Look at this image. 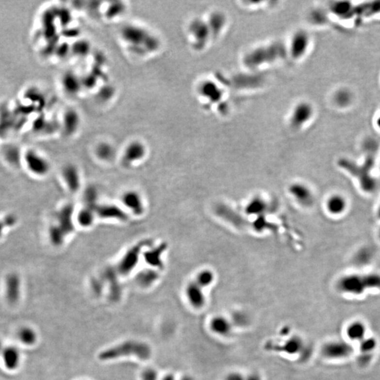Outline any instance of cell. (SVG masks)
I'll return each instance as SVG.
<instances>
[{
    "label": "cell",
    "mask_w": 380,
    "mask_h": 380,
    "mask_svg": "<svg viewBox=\"0 0 380 380\" xmlns=\"http://www.w3.org/2000/svg\"><path fill=\"white\" fill-rule=\"evenodd\" d=\"M71 211L72 208L68 205L54 213L47 230V237L53 246H61L67 234L71 232Z\"/></svg>",
    "instance_id": "1"
},
{
    "label": "cell",
    "mask_w": 380,
    "mask_h": 380,
    "mask_svg": "<svg viewBox=\"0 0 380 380\" xmlns=\"http://www.w3.org/2000/svg\"><path fill=\"white\" fill-rule=\"evenodd\" d=\"M151 354V348L147 344L137 341H128L101 352L99 357L102 361H110L123 356H134L138 359L146 360Z\"/></svg>",
    "instance_id": "2"
},
{
    "label": "cell",
    "mask_w": 380,
    "mask_h": 380,
    "mask_svg": "<svg viewBox=\"0 0 380 380\" xmlns=\"http://www.w3.org/2000/svg\"><path fill=\"white\" fill-rule=\"evenodd\" d=\"M22 165L29 176L43 179L49 175L51 164L44 155L36 150L30 149L22 156Z\"/></svg>",
    "instance_id": "3"
},
{
    "label": "cell",
    "mask_w": 380,
    "mask_h": 380,
    "mask_svg": "<svg viewBox=\"0 0 380 380\" xmlns=\"http://www.w3.org/2000/svg\"><path fill=\"white\" fill-rule=\"evenodd\" d=\"M338 289L344 293L350 295H362L369 289L367 275H350L343 277L338 281Z\"/></svg>",
    "instance_id": "4"
},
{
    "label": "cell",
    "mask_w": 380,
    "mask_h": 380,
    "mask_svg": "<svg viewBox=\"0 0 380 380\" xmlns=\"http://www.w3.org/2000/svg\"><path fill=\"white\" fill-rule=\"evenodd\" d=\"M353 352V347L348 342L342 340L327 342L321 348V353L324 357L331 360L347 359L351 356Z\"/></svg>",
    "instance_id": "5"
},
{
    "label": "cell",
    "mask_w": 380,
    "mask_h": 380,
    "mask_svg": "<svg viewBox=\"0 0 380 380\" xmlns=\"http://www.w3.org/2000/svg\"><path fill=\"white\" fill-rule=\"evenodd\" d=\"M361 25L365 22L380 20V1H363L357 4Z\"/></svg>",
    "instance_id": "6"
},
{
    "label": "cell",
    "mask_w": 380,
    "mask_h": 380,
    "mask_svg": "<svg viewBox=\"0 0 380 380\" xmlns=\"http://www.w3.org/2000/svg\"><path fill=\"white\" fill-rule=\"evenodd\" d=\"M21 281L17 273H9L4 279V292L8 301L16 303L21 295Z\"/></svg>",
    "instance_id": "7"
},
{
    "label": "cell",
    "mask_w": 380,
    "mask_h": 380,
    "mask_svg": "<svg viewBox=\"0 0 380 380\" xmlns=\"http://www.w3.org/2000/svg\"><path fill=\"white\" fill-rule=\"evenodd\" d=\"M289 192L300 204L310 206L314 204V195L309 187L306 185L300 183H295L291 186Z\"/></svg>",
    "instance_id": "8"
},
{
    "label": "cell",
    "mask_w": 380,
    "mask_h": 380,
    "mask_svg": "<svg viewBox=\"0 0 380 380\" xmlns=\"http://www.w3.org/2000/svg\"><path fill=\"white\" fill-rule=\"evenodd\" d=\"M202 289V287H200L195 281L191 282L186 289V294L189 301L191 305L196 309L202 308L206 301Z\"/></svg>",
    "instance_id": "9"
},
{
    "label": "cell",
    "mask_w": 380,
    "mask_h": 380,
    "mask_svg": "<svg viewBox=\"0 0 380 380\" xmlns=\"http://www.w3.org/2000/svg\"><path fill=\"white\" fill-rule=\"evenodd\" d=\"M62 177L70 192H75L78 190L80 187V178L77 169L73 165H67L62 170Z\"/></svg>",
    "instance_id": "10"
},
{
    "label": "cell",
    "mask_w": 380,
    "mask_h": 380,
    "mask_svg": "<svg viewBox=\"0 0 380 380\" xmlns=\"http://www.w3.org/2000/svg\"><path fill=\"white\" fill-rule=\"evenodd\" d=\"M211 330L220 336H228L232 330V321L223 315H217L211 320Z\"/></svg>",
    "instance_id": "11"
},
{
    "label": "cell",
    "mask_w": 380,
    "mask_h": 380,
    "mask_svg": "<svg viewBox=\"0 0 380 380\" xmlns=\"http://www.w3.org/2000/svg\"><path fill=\"white\" fill-rule=\"evenodd\" d=\"M334 96L336 104L342 109H348L355 104L356 101L354 92L348 88L340 89Z\"/></svg>",
    "instance_id": "12"
},
{
    "label": "cell",
    "mask_w": 380,
    "mask_h": 380,
    "mask_svg": "<svg viewBox=\"0 0 380 380\" xmlns=\"http://www.w3.org/2000/svg\"><path fill=\"white\" fill-rule=\"evenodd\" d=\"M346 333H347V337L351 340L361 342L365 337L366 327L365 324L361 321L353 322L347 327Z\"/></svg>",
    "instance_id": "13"
},
{
    "label": "cell",
    "mask_w": 380,
    "mask_h": 380,
    "mask_svg": "<svg viewBox=\"0 0 380 380\" xmlns=\"http://www.w3.org/2000/svg\"><path fill=\"white\" fill-rule=\"evenodd\" d=\"M304 346L302 339L295 336V337L287 339L284 342V345L281 346L279 348H281V351L284 352L287 354L294 355L299 353Z\"/></svg>",
    "instance_id": "14"
},
{
    "label": "cell",
    "mask_w": 380,
    "mask_h": 380,
    "mask_svg": "<svg viewBox=\"0 0 380 380\" xmlns=\"http://www.w3.org/2000/svg\"><path fill=\"white\" fill-rule=\"evenodd\" d=\"M18 220L14 214H6L0 217V241L18 225Z\"/></svg>",
    "instance_id": "15"
},
{
    "label": "cell",
    "mask_w": 380,
    "mask_h": 380,
    "mask_svg": "<svg viewBox=\"0 0 380 380\" xmlns=\"http://www.w3.org/2000/svg\"><path fill=\"white\" fill-rule=\"evenodd\" d=\"M19 352L14 347L5 348L3 352V359L7 368L14 370L19 363Z\"/></svg>",
    "instance_id": "16"
},
{
    "label": "cell",
    "mask_w": 380,
    "mask_h": 380,
    "mask_svg": "<svg viewBox=\"0 0 380 380\" xmlns=\"http://www.w3.org/2000/svg\"><path fill=\"white\" fill-rule=\"evenodd\" d=\"M145 154L144 146L138 142L131 144L126 151L125 159L128 163L139 160Z\"/></svg>",
    "instance_id": "17"
},
{
    "label": "cell",
    "mask_w": 380,
    "mask_h": 380,
    "mask_svg": "<svg viewBox=\"0 0 380 380\" xmlns=\"http://www.w3.org/2000/svg\"><path fill=\"white\" fill-rule=\"evenodd\" d=\"M347 206V201L342 196L334 195L331 197L328 201V209L332 214H342L345 211Z\"/></svg>",
    "instance_id": "18"
},
{
    "label": "cell",
    "mask_w": 380,
    "mask_h": 380,
    "mask_svg": "<svg viewBox=\"0 0 380 380\" xmlns=\"http://www.w3.org/2000/svg\"><path fill=\"white\" fill-rule=\"evenodd\" d=\"M267 209V204L264 200L260 198H255L247 205L246 211L247 214L250 215H261L265 213Z\"/></svg>",
    "instance_id": "19"
},
{
    "label": "cell",
    "mask_w": 380,
    "mask_h": 380,
    "mask_svg": "<svg viewBox=\"0 0 380 380\" xmlns=\"http://www.w3.org/2000/svg\"><path fill=\"white\" fill-rule=\"evenodd\" d=\"M124 201L130 209L135 213H140L142 210L140 197L136 194L128 193L124 197Z\"/></svg>",
    "instance_id": "20"
},
{
    "label": "cell",
    "mask_w": 380,
    "mask_h": 380,
    "mask_svg": "<svg viewBox=\"0 0 380 380\" xmlns=\"http://www.w3.org/2000/svg\"><path fill=\"white\" fill-rule=\"evenodd\" d=\"M377 347L378 342L373 337H365L360 342V350L361 353H373Z\"/></svg>",
    "instance_id": "21"
},
{
    "label": "cell",
    "mask_w": 380,
    "mask_h": 380,
    "mask_svg": "<svg viewBox=\"0 0 380 380\" xmlns=\"http://www.w3.org/2000/svg\"><path fill=\"white\" fill-rule=\"evenodd\" d=\"M19 339L25 345H31L35 343L36 339V334L35 331L31 328H23L19 331Z\"/></svg>",
    "instance_id": "22"
},
{
    "label": "cell",
    "mask_w": 380,
    "mask_h": 380,
    "mask_svg": "<svg viewBox=\"0 0 380 380\" xmlns=\"http://www.w3.org/2000/svg\"><path fill=\"white\" fill-rule=\"evenodd\" d=\"M214 276L212 272L209 271V270H204L198 275L195 281L200 287L204 288V287L210 285L211 283L214 281Z\"/></svg>",
    "instance_id": "23"
},
{
    "label": "cell",
    "mask_w": 380,
    "mask_h": 380,
    "mask_svg": "<svg viewBox=\"0 0 380 380\" xmlns=\"http://www.w3.org/2000/svg\"><path fill=\"white\" fill-rule=\"evenodd\" d=\"M373 359V353H361L358 358V363L361 366H367L372 362Z\"/></svg>",
    "instance_id": "24"
},
{
    "label": "cell",
    "mask_w": 380,
    "mask_h": 380,
    "mask_svg": "<svg viewBox=\"0 0 380 380\" xmlns=\"http://www.w3.org/2000/svg\"><path fill=\"white\" fill-rule=\"evenodd\" d=\"M98 151L99 156L101 158H104V159L111 157V156L113 154L112 147L109 146V145H101L98 148Z\"/></svg>",
    "instance_id": "25"
},
{
    "label": "cell",
    "mask_w": 380,
    "mask_h": 380,
    "mask_svg": "<svg viewBox=\"0 0 380 380\" xmlns=\"http://www.w3.org/2000/svg\"><path fill=\"white\" fill-rule=\"evenodd\" d=\"M158 374L153 369H148L142 374L143 380H157Z\"/></svg>",
    "instance_id": "26"
},
{
    "label": "cell",
    "mask_w": 380,
    "mask_h": 380,
    "mask_svg": "<svg viewBox=\"0 0 380 380\" xmlns=\"http://www.w3.org/2000/svg\"><path fill=\"white\" fill-rule=\"evenodd\" d=\"M372 123H373L374 129L380 133V108L374 114Z\"/></svg>",
    "instance_id": "27"
},
{
    "label": "cell",
    "mask_w": 380,
    "mask_h": 380,
    "mask_svg": "<svg viewBox=\"0 0 380 380\" xmlns=\"http://www.w3.org/2000/svg\"><path fill=\"white\" fill-rule=\"evenodd\" d=\"M225 380H245V375L239 372H232L227 375Z\"/></svg>",
    "instance_id": "28"
},
{
    "label": "cell",
    "mask_w": 380,
    "mask_h": 380,
    "mask_svg": "<svg viewBox=\"0 0 380 380\" xmlns=\"http://www.w3.org/2000/svg\"><path fill=\"white\" fill-rule=\"evenodd\" d=\"M245 380H262V378L259 374L253 373L245 376Z\"/></svg>",
    "instance_id": "29"
},
{
    "label": "cell",
    "mask_w": 380,
    "mask_h": 380,
    "mask_svg": "<svg viewBox=\"0 0 380 380\" xmlns=\"http://www.w3.org/2000/svg\"><path fill=\"white\" fill-rule=\"evenodd\" d=\"M162 380H176V378L172 375H168L164 377Z\"/></svg>",
    "instance_id": "30"
},
{
    "label": "cell",
    "mask_w": 380,
    "mask_h": 380,
    "mask_svg": "<svg viewBox=\"0 0 380 380\" xmlns=\"http://www.w3.org/2000/svg\"><path fill=\"white\" fill-rule=\"evenodd\" d=\"M181 380H194L193 378H191V377L189 376H186L184 377V378H182Z\"/></svg>",
    "instance_id": "31"
},
{
    "label": "cell",
    "mask_w": 380,
    "mask_h": 380,
    "mask_svg": "<svg viewBox=\"0 0 380 380\" xmlns=\"http://www.w3.org/2000/svg\"><path fill=\"white\" fill-rule=\"evenodd\" d=\"M0 348H1V345H0Z\"/></svg>",
    "instance_id": "32"
},
{
    "label": "cell",
    "mask_w": 380,
    "mask_h": 380,
    "mask_svg": "<svg viewBox=\"0 0 380 380\" xmlns=\"http://www.w3.org/2000/svg\"></svg>",
    "instance_id": "33"
}]
</instances>
